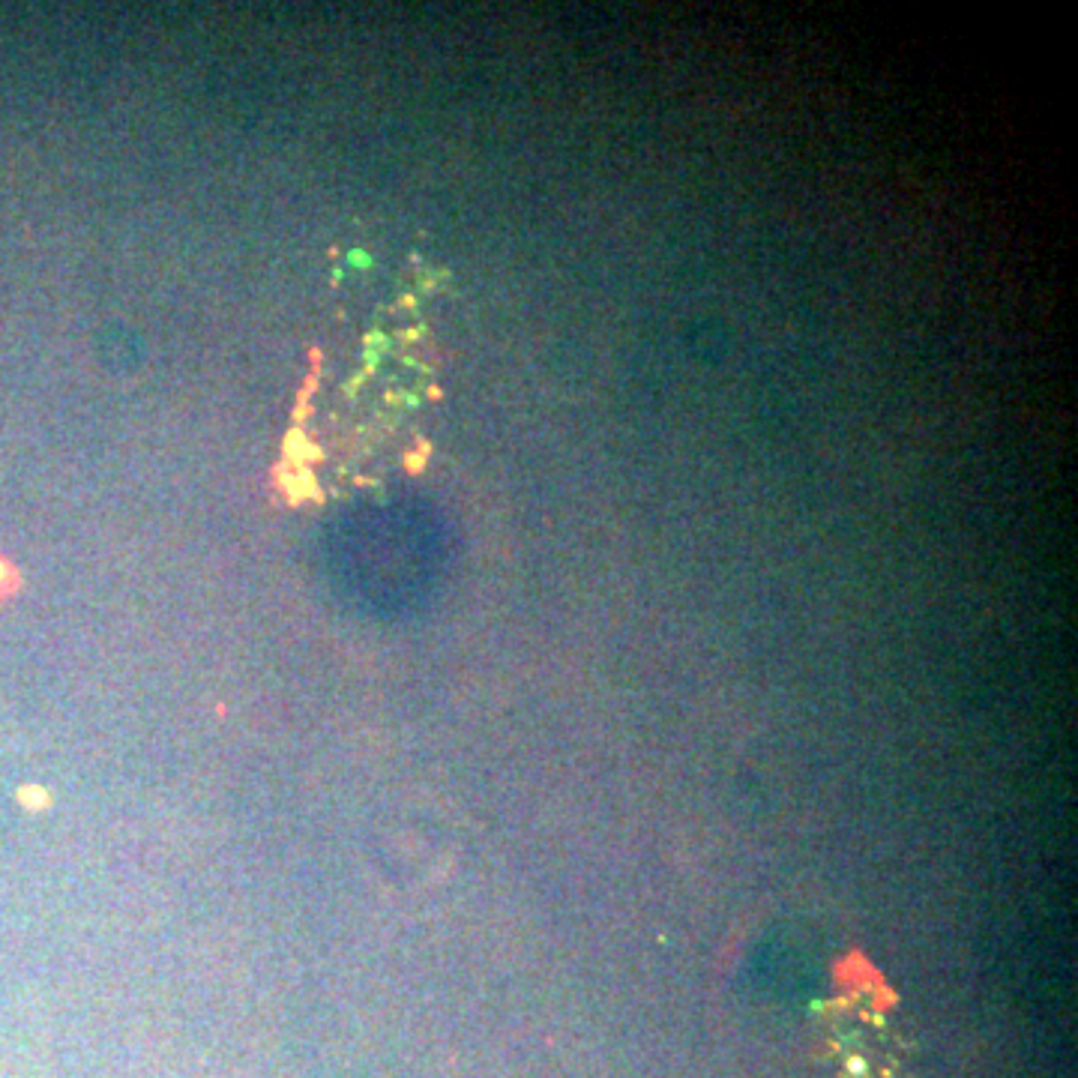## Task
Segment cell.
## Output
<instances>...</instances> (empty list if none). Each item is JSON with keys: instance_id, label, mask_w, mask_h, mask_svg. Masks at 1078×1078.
<instances>
[{"instance_id": "6da1fadb", "label": "cell", "mask_w": 1078, "mask_h": 1078, "mask_svg": "<svg viewBox=\"0 0 1078 1078\" xmlns=\"http://www.w3.org/2000/svg\"><path fill=\"white\" fill-rule=\"evenodd\" d=\"M10 578H12L10 563L0 561V593H7V590H10Z\"/></svg>"}]
</instances>
